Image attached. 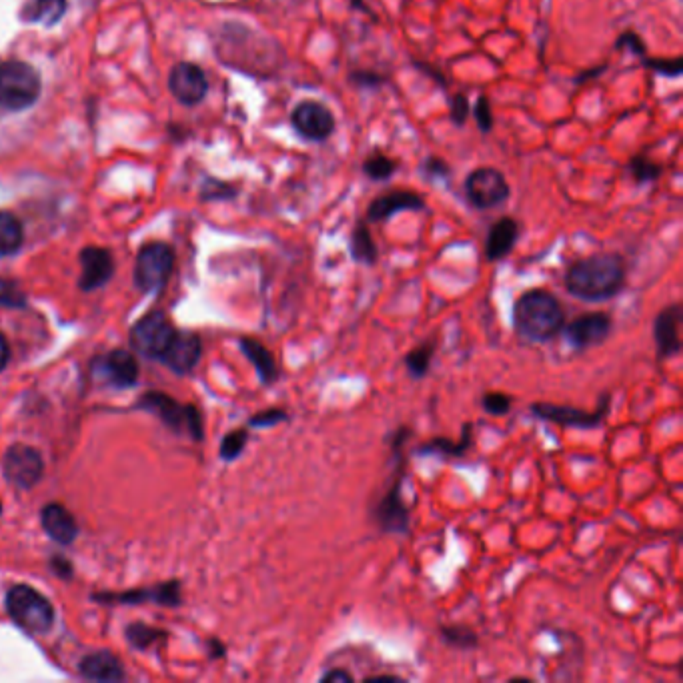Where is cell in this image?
Instances as JSON below:
<instances>
[{
	"instance_id": "cell-14",
	"label": "cell",
	"mask_w": 683,
	"mask_h": 683,
	"mask_svg": "<svg viewBox=\"0 0 683 683\" xmlns=\"http://www.w3.org/2000/svg\"><path fill=\"white\" fill-rule=\"evenodd\" d=\"M681 305L671 303L663 307L655 321H653V341L657 347V357L659 359H671L677 357L681 351Z\"/></svg>"
},
{
	"instance_id": "cell-43",
	"label": "cell",
	"mask_w": 683,
	"mask_h": 683,
	"mask_svg": "<svg viewBox=\"0 0 683 683\" xmlns=\"http://www.w3.org/2000/svg\"><path fill=\"white\" fill-rule=\"evenodd\" d=\"M319 681H321V683H353V681H355V675H353L349 669L335 667V669L325 671V673L319 677Z\"/></svg>"
},
{
	"instance_id": "cell-2",
	"label": "cell",
	"mask_w": 683,
	"mask_h": 683,
	"mask_svg": "<svg viewBox=\"0 0 683 683\" xmlns=\"http://www.w3.org/2000/svg\"><path fill=\"white\" fill-rule=\"evenodd\" d=\"M565 309L561 301L545 289H529L513 305L515 333L527 343H549L561 335Z\"/></svg>"
},
{
	"instance_id": "cell-1",
	"label": "cell",
	"mask_w": 683,
	"mask_h": 683,
	"mask_svg": "<svg viewBox=\"0 0 683 683\" xmlns=\"http://www.w3.org/2000/svg\"><path fill=\"white\" fill-rule=\"evenodd\" d=\"M625 261L617 253H597L579 259L565 271V289L583 303H603L617 297L625 287Z\"/></svg>"
},
{
	"instance_id": "cell-42",
	"label": "cell",
	"mask_w": 683,
	"mask_h": 683,
	"mask_svg": "<svg viewBox=\"0 0 683 683\" xmlns=\"http://www.w3.org/2000/svg\"><path fill=\"white\" fill-rule=\"evenodd\" d=\"M615 49H629L633 55H637V57H645V43H643V39L637 35V33H623L617 41H615Z\"/></svg>"
},
{
	"instance_id": "cell-30",
	"label": "cell",
	"mask_w": 683,
	"mask_h": 683,
	"mask_svg": "<svg viewBox=\"0 0 683 683\" xmlns=\"http://www.w3.org/2000/svg\"><path fill=\"white\" fill-rule=\"evenodd\" d=\"M67 9V0H35L29 19L35 23H57Z\"/></svg>"
},
{
	"instance_id": "cell-25",
	"label": "cell",
	"mask_w": 683,
	"mask_h": 683,
	"mask_svg": "<svg viewBox=\"0 0 683 683\" xmlns=\"http://www.w3.org/2000/svg\"><path fill=\"white\" fill-rule=\"evenodd\" d=\"M181 585L179 583H165L149 591H135V593H121V595H95V599H111V601H121V603H143L145 599H153L161 605H177L181 601Z\"/></svg>"
},
{
	"instance_id": "cell-28",
	"label": "cell",
	"mask_w": 683,
	"mask_h": 683,
	"mask_svg": "<svg viewBox=\"0 0 683 683\" xmlns=\"http://www.w3.org/2000/svg\"><path fill=\"white\" fill-rule=\"evenodd\" d=\"M433 357H435V343L433 341H425L421 345H417L415 349H411L403 363H405V369L407 373L413 377V379H423L429 375L431 371V365H433Z\"/></svg>"
},
{
	"instance_id": "cell-15",
	"label": "cell",
	"mask_w": 683,
	"mask_h": 683,
	"mask_svg": "<svg viewBox=\"0 0 683 683\" xmlns=\"http://www.w3.org/2000/svg\"><path fill=\"white\" fill-rule=\"evenodd\" d=\"M93 371L99 379L107 381L113 387L127 389L133 387L139 379L137 359L129 351H111L93 363Z\"/></svg>"
},
{
	"instance_id": "cell-45",
	"label": "cell",
	"mask_w": 683,
	"mask_h": 683,
	"mask_svg": "<svg viewBox=\"0 0 683 683\" xmlns=\"http://www.w3.org/2000/svg\"><path fill=\"white\" fill-rule=\"evenodd\" d=\"M9 359H11V347H9V341L5 339V335L0 333V371H3L7 365H9Z\"/></svg>"
},
{
	"instance_id": "cell-8",
	"label": "cell",
	"mask_w": 683,
	"mask_h": 683,
	"mask_svg": "<svg viewBox=\"0 0 683 683\" xmlns=\"http://www.w3.org/2000/svg\"><path fill=\"white\" fill-rule=\"evenodd\" d=\"M175 255L165 243H149L141 249L135 267V283L145 293H157L173 273Z\"/></svg>"
},
{
	"instance_id": "cell-16",
	"label": "cell",
	"mask_w": 683,
	"mask_h": 683,
	"mask_svg": "<svg viewBox=\"0 0 683 683\" xmlns=\"http://www.w3.org/2000/svg\"><path fill=\"white\" fill-rule=\"evenodd\" d=\"M169 87L173 97L183 105H197L205 99L209 85L205 73L191 63H181L173 69Z\"/></svg>"
},
{
	"instance_id": "cell-4",
	"label": "cell",
	"mask_w": 683,
	"mask_h": 683,
	"mask_svg": "<svg viewBox=\"0 0 683 683\" xmlns=\"http://www.w3.org/2000/svg\"><path fill=\"white\" fill-rule=\"evenodd\" d=\"M41 75L27 63H0V107L7 111H25L41 95Z\"/></svg>"
},
{
	"instance_id": "cell-37",
	"label": "cell",
	"mask_w": 683,
	"mask_h": 683,
	"mask_svg": "<svg viewBox=\"0 0 683 683\" xmlns=\"http://www.w3.org/2000/svg\"><path fill=\"white\" fill-rule=\"evenodd\" d=\"M165 633L163 631H159V629H153V627H149V625H141V623H137V625H131L129 629H127V637H129V641L137 647V649H145V647H149L153 641H157V639H161Z\"/></svg>"
},
{
	"instance_id": "cell-18",
	"label": "cell",
	"mask_w": 683,
	"mask_h": 683,
	"mask_svg": "<svg viewBox=\"0 0 683 683\" xmlns=\"http://www.w3.org/2000/svg\"><path fill=\"white\" fill-rule=\"evenodd\" d=\"M201 339L195 333H177L169 349L163 353L161 361H165L167 367H171L175 373L185 375L191 373L199 359H201Z\"/></svg>"
},
{
	"instance_id": "cell-46",
	"label": "cell",
	"mask_w": 683,
	"mask_h": 683,
	"mask_svg": "<svg viewBox=\"0 0 683 683\" xmlns=\"http://www.w3.org/2000/svg\"><path fill=\"white\" fill-rule=\"evenodd\" d=\"M365 681L369 683H381V681H403V677L395 675V673H385V675H371V677H365Z\"/></svg>"
},
{
	"instance_id": "cell-22",
	"label": "cell",
	"mask_w": 683,
	"mask_h": 683,
	"mask_svg": "<svg viewBox=\"0 0 683 683\" xmlns=\"http://www.w3.org/2000/svg\"><path fill=\"white\" fill-rule=\"evenodd\" d=\"M45 533L61 545H71L79 535V525L71 511L59 503H49L41 513Z\"/></svg>"
},
{
	"instance_id": "cell-39",
	"label": "cell",
	"mask_w": 683,
	"mask_h": 683,
	"mask_svg": "<svg viewBox=\"0 0 683 683\" xmlns=\"http://www.w3.org/2000/svg\"><path fill=\"white\" fill-rule=\"evenodd\" d=\"M473 117L481 133H489L493 129V113H491V105L487 97H479L473 109Z\"/></svg>"
},
{
	"instance_id": "cell-29",
	"label": "cell",
	"mask_w": 683,
	"mask_h": 683,
	"mask_svg": "<svg viewBox=\"0 0 683 683\" xmlns=\"http://www.w3.org/2000/svg\"><path fill=\"white\" fill-rule=\"evenodd\" d=\"M439 637L449 647H457L461 651H471L479 645V635L467 625H439Z\"/></svg>"
},
{
	"instance_id": "cell-35",
	"label": "cell",
	"mask_w": 683,
	"mask_h": 683,
	"mask_svg": "<svg viewBox=\"0 0 683 683\" xmlns=\"http://www.w3.org/2000/svg\"><path fill=\"white\" fill-rule=\"evenodd\" d=\"M481 407L485 413L489 415H495V417H503L511 411L513 407V399L505 393H495V391H489L483 395L481 399Z\"/></svg>"
},
{
	"instance_id": "cell-34",
	"label": "cell",
	"mask_w": 683,
	"mask_h": 683,
	"mask_svg": "<svg viewBox=\"0 0 683 683\" xmlns=\"http://www.w3.org/2000/svg\"><path fill=\"white\" fill-rule=\"evenodd\" d=\"M629 171H631V175H633V179H635L637 183L655 181V179H659V175L663 173V169H661L657 163H653V161H649V159H645V157H633V159L629 161Z\"/></svg>"
},
{
	"instance_id": "cell-23",
	"label": "cell",
	"mask_w": 683,
	"mask_h": 683,
	"mask_svg": "<svg viewBox=\"0 0 683 683\" xmlns=\"http://www.w3.org/2000/svg\"><path fill=\"white\" fill-rule=\"evenodd\" d=\"M81 673L91 679V681H123L125 679V669L123 663L119 661V657H115L109 651H97L91 653L87 657H83V661L79 663Z\"/></svg>"
},
{
	"instance_id": "cell-24",
	"label": "cell",
	"mask_w": 683,
	"mask_h": 683,
	"mask_svg": "<svg viewBox=\"0 0 683 683\" xmlns=\"http://www.w3.org/2000/svg\"><path fill=\"white\" fill-rule=\"evenodd\" d=\"M241 345V351L245 353V357L249 359V363L255 367L259 379L263 385H273L277 383L281 371H279V365L275 361V355L257 339H251V337H243L239 341Z\"/></svg>"
},
{
	"instance_id": "cell-12",
	"label": "cell",
	"mask_w": 683,
	"mask_h": 683,
	"mask_svg": "<svg viewBox=\"0 0 683 683\" xmlns=\"http://www.w3.org/2000/svg\"><path fill=\"white\" fill-rule=\"evenodd\" d=\"M613 329V319L609 313H585L577 319H573L571 323L563 325V337L567 341V345L575 351V353H585L601 343H605L611 335Z\"/></svg>"
},
{
	"instance_id": "cell-3",
	"label": "cell",
	"mask_w": 683,
	"mask_h": 683,
	"mask_svg": "<svg viewBox=\"0 0 683 683\" xmlns=\"http://www.w3.org/2000/svg\"><path fill=\"white\" fill-rule=\"evenodd\" d=\"M411 435L413 431L407 425H401L393 429L391 435L387 437V445L391 447V453L397 459V467L393 471L387 491L371 507V521L375 523V527L391 535H409L411 531V507L407 505L403 497V481H405L403 447Z\"/></svg>"
},
{
	"instance_id": "cell-20",
	"label": "cell",
	"mask_w": 683,
	"mask_h": 683,
	"mask_svg": "<svg viewBox=\"0 0 683 683\" xmlns=\"http://www.w3.org/2000/svg\"><path fill=\"white\" fill-rule=\"evenodd\" d=\"M519 241V223L511 217L497 219L485 237V259L495 263L505 259Z\"/></svg>"
},
{
	"instance_id": "cell-31",
	"label": "cell",
	"mask_w": 683,
	"mask_h": 683,
	"mask_svg": "<svg viewBox=\"0 0 683 683\" xmlns=\"http://www.w3.org/2000/svg\"><path fill=\"white\" fill-rule=\"evenodd\" d=\"M363 171L373 181H387L397 171V163L393 159H389L387 155L377 151V153H373L371 157L365 159Z\"/></svg>"
},
{
	"instance_id": "cell-47",
	"label": "cell",
	"mask_w": 683,
	"mask_h": 683,
	"mask_svg": "<svg viewBox=\"0 0 683 683\" xmlns=\"http://www.w3.org/2000/svg\"><path fill=\"white\" fill-rule=\"evenodd\" d=\"M347 3H349V7H351L353 11L369 13V9H367V3H365V0H347Z\"/></svg>"
},
{
	"instance_id": "cell-41",
	"label": "cell",
	"mask_w": 683,
	"mask_h": 683,
	"mask_svg": "<svg viewBox=\"0 0 683 683\" xmlns=\"http://www.w3.org/2000/svg\"><path fill=\"white\" fill-rule=\"evenodd\" d=\"M421 173H423L425 177H429V179H449L451 169H449V165H447L443 159L429 157V159L423 161Z\"/></svg>"
},
{
	"instance_id": "cell-11",
	"label": "cell",
	"mask_w": 683,
	"mask_h": 683,
	"mask_svg": "<svg viewBox=\"0 0 683 683\" xmlns=\"http://www.w3.org/2000/svg\"><path fill=\"white\" fill-rule=\"evenodd\" d=\"M3 473L11 485L19 489H31L41 481L45 473V461L35 447L15 443L3 457Z\"/></svg>"
},
{
	"instance_id": "cell-19",
	"label": "cell",
	"mask_w": 683,
	"mask_h": 683,
	"mask_svg": "<svg viewBox=\"0 0 683 683\" xmlns=\"http://www.w3.org/2000/svg\"><path fill=\"white\" fill-rule=\"evenodd\" d=\"M81 289L83 291H95L103 285H107L115 273V263L109 251L99 247H89L81 253Z\"/></svg>"
},
{
	"instance_id": "cell-48",
	"label": "cell",
	"mask_w": 683,
	"mask_h": 683,
	"mask_svg": "<svg viewBox=\"0 0 683 683\" xmlns=\"http://www.w3.org/2000/svg\"><path fill=\"white\" fill-rule=\"evenodd\" d=\"M0 513H3V505H0Z\"/></svg>"
},
{
	"instance_id": "cell-44",
	"label": "cell",
	"mask_w": 683,
	"mask_h": 683,
	"mask_svg": "<svg viewBox=\"0 0 683 683\" xmlns=\"http://www.w3.org/2000/svg\"><path fill=\"white\" fill-rule=\"evenodd\" d=\"M351 81L361 85V87H379V85H383V77H379L377 73H367V71L353 73Z\"/></svg>"
},
{
	"instance_id": "cell-38",
	"label": "cell",
	"mask_w": 683,
	"mask_h": 683,
	"mask_svg": "<svg viewBox=\"0 0 683 683\" xmlns=\"http://www.w3.org/2000/svg\"><path fill=\"white\" fill-rule=\"evenodd\" d=\"M289 415L285 409H279V407H273V409H265V411H259L257 415H253L249 419V427H255V429H265V427H275L283 421H287Z\"/></svg>"
},
{
	"instance_id": "cell-32",
	"label": "cell",
	"mask_w": 683,
	"mask_h": 683,
	"mask_svg": "<svg viewBox=\"0 0 683 683\" xmlns=\"http://www.w3.org/2000/svg\"><path fill=\"white\" fill-rule=\"evenodd\" d=\"M247 443H249V431L247 429H235V431L227 433L223 443H221V449H219L221 459L235 461L237 457H241Z\"/></svg>"
},
{
	"instance_id": "cell-27",
	"label": "cell",
	"mask_w": 683,
	"mask_h": 683,
	"mask_svg": "<svg viewBox=\"0 0 683 683\" xmlns=\"http://www.w3.org/2000/svg\"><path fill=\"white\" fill-rule=\"evenodd\" d=\"M23 237L21 221L7 211H0V257L15 255L23 247Z\"/></svg>"
},
{
	"instance_id": "cell-6",
	"label": "cell",
	"mask_w": 683,
	"mask_h": 683,
	"mask_svg": "<svg viewBox=\"0 0 683 683\" xmlns=\"http://www.w3.org/2000/svg\"><path fill=\"white\" fill-rule=\"evenodd\" d=\"M611 409V395L601 393L597 409L595 411H585L579 407L571 405H561V403H549V401H537L531 403L529 411L533 417L555 423L561 427H575V429H597L603 425Z\"/></svg>"
},
{
	"instance_id": "cell-13",
	"label": "cell",
	"mask_w": 683,
	"mask_h": 683,
	"mask_svg": "<svg viewBox=\"0 0 683 683\" xmlns=\"http://www.w3.org/2000/svg\"><path fill=\"white\" fill-rule=\"evenodd\" d=\"M293 129L307 141L323 143L335 131V115L317 101H303L291 113Z\"/></svg>"
},
{
	"instance_id": "cell-21",
	"label": "cell",
	"mask_w": 683,
	"mask_h": 683,
	"mask_svg": "<svg viewBox=\"0 0 683 683\" xmlns=\"http://www.w3.org/2000/svg\"><path fill=\"white\" fill-rule=\"evenodd\" d=\"M471 447H473V425L465 423L459 439L433 437V439L421 443L415 449V455H419V457L433 455V457H441V459H463Z\"/></svg>"
},
{
	"instance_id": "cell-9",
	"label": "cell",
	"mask_w": 683,
	"mask_h": 683,
	"mask_svg": "<svg viewBox=\"0 0 683 683\" xmlns=\"http://www.w3.org/2000/svg\"><path fill=\"white\" fill-rule=\"evenodd\" d=\"M465 193L469 203L479 209H495L509 199V183L505 175L493 167H481L469 173L465 181Z\"/></svg>"
},
{
	"instance_id": "cell-40",
	"label": "cell",
	"mask_w": 683,
	"mask_h": 683,
	"mask_svg": "<svg viewBox=\"0 0 683 683\" xmlns=\"http://www.w3.org/2000/svg\"><path fill=\"white\" fill-rule=\"evenodd\" d=\"M449 117H451V123L455 127H463L469 119V101L465 95H455L451 99V107H449Z\"/></svg>"
},
{
	"instance_id": "cell-10",
	"label": "cell",
	"mask_w": 683,
	"mask_h": 683,
	"mask_svg": "<svg viewBox=\"0 0 683 683\" xmlns=\"http://www.w3.org/2000/svg\"><path fill=\"white\" fill-rule=\"evenodd\" d=\"M175 335L177 331L167 315L151 313L131 329V345L145 357L161 359Z\"/></svg>"
},
{
	"instance_id": "cell-26",
	"label": "cell",
	"mask_w": 683,
	"mask_h": 683,
	"mask_svg": "<svg viewBox=\"0 0 683 683\" xmlns=\"http://www.w3.org/2000/svg\"><path fill=\"white\" fill-rule=\"evenodd\" d=\"M349 255L355 263L365 265V267H373L379 261V249L373 241V235H371L367 223H363V221H359L351 233Z\"/></svg>"
},
{
	"instance_id": "cell-36",
	"label": "cell",
	"mask_w": 683,
	"mask_h": 683,
	"mask_svg": "<svg viewBox=\"0 0 683 683\" xmlns=\"http://www.w3.org/2000/svg\"><path fill=\"white\" fill-rule=\"evenodd\" d=\"M641 63L645 69L659 73L663 77H671V79H675L683 73V59L681 57H675V59H643Z\"/></svg>"
},
{
	"instance_id": "cell-5",
	"label": "cell",
	"mask_w": 683,
	"mask_h": 683,
	"mask_svg": "<svg viewBox=\"0 0 683 683\" xmlns=\"http://www.w3.org/2000/svg\"><path fill=\"white\" fill-rule=\"evenodd\" d=\"M7 611L31 635L47 633L55 621L53 603L31 585H15L7 593Z\"/></svg>"
},
{
	"instance_id": "cell-33",
	"label": "cell",
	"mask_w": 683,
	"mask_h": 683,
	"mask_svg": "<svg viewBox=\"0 0 683 683\" xmlns=\"http://www.w3.org/2000/svg\"><path fill=\"white\" fill-rule=\"evenodd\" d=\"M0 307H7V309L27 307V295L23 293L17 281L0 277Z\"/></svg>"
},
{
	"instance_id": "cell-17",
	"label": "cell",
	"mask_w": 683,
	"mask_h": 683,
	"mask_svg": "<svg viewBox=\"0 0 683 683\" xmlns=\"http://www.w3.org/2000/svg\"><path fill=\"white\" fill-rule=\"evenodd\" d=\"M425 199L413 191H389L371 201L367 209V219L371 223H383L401 211H423Z\"/></svg>"
},
{
	"instance_id": "cell-7",
	"label": "cell",
	"mask_w": 683,
	"mask_h": 683,
	"mask_svg": "<svg viewBox=\"0 0 683 683\" xmlns=\"http://www.w3.org/2000/svg\"><path fill=\"white\" fill-rule=\"evenodd\" d=\"M139 407L155 413L173 431H177V433L187 431L193 439H197V441L203 439V417H201L197 407H193V405L183 407L181 403H177L173 397H169L165 393H147L141 399Z\"/></svg>"
}]
</instances>
